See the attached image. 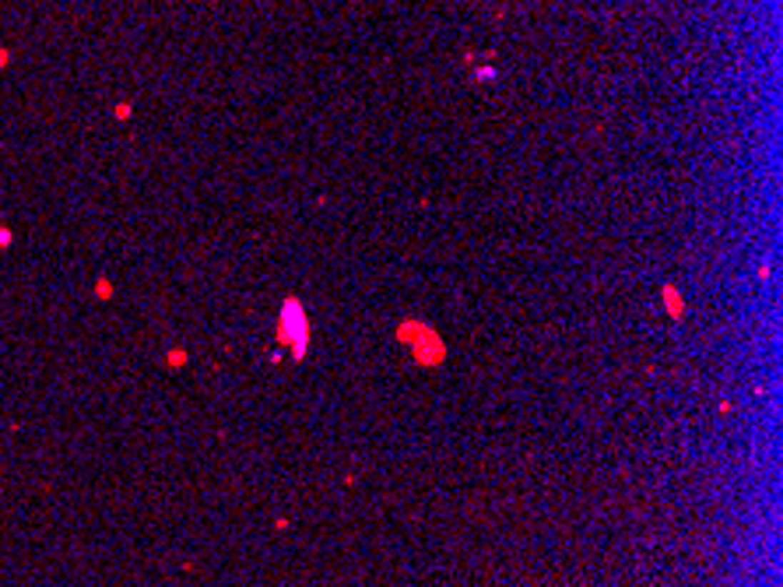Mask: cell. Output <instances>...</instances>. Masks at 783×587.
<instances>
[{"label": "cell", "instance_id": "cell-1", "mask_svg": "<svg viewBox=\"0 0 783 587\" xmlns=\"http://www.w3.org/2000/svg\"><path fill=\"white\" fill-rule=\"evenodd\" d=\"M397 341L412 348V359L418 366H425V370L447 362V341L436 335V327L425 324V320H404V324H397Z\"/></svg>", "mask_w": 783, "mask_h": 587}, {"label": "cell", "instance_id": "cell-2", "mask_svg": "<svg viewBox=\"0 0 783 587\" xmlns=\"http://www.w3.org/2000/svg\"><path fill=\"white\" fill-rule=\"evenodd\" d=\"M309 331H313V324H309L306 306H302L299 299H285V306H281V313H278V345L289 348L291 359H306V352H309Z\"/></svg>", "mask_w": 783, "mask_h": 587}, {"label": "cell", "instance_id": "cell-3", "mask_svg": "<svg viewBox=\"0 0 783 587\" xmlns=\"http://www.w3.org/2000/svg\"><path fill=\"white\" fill-rule=\"evenodd\" d=\"M664 306H667V313L674 317V320H682L685 317V299H682V292L674 289V285H664Z\"/></svg>", "mask_w": 783, "mask_h": 587}, {"label": "cell", "instance_id": "cell-4", "mask_svg": "<svg viewBox=\"0 0 783 587\" xmlns=\"http://www.w3.org/2000/svg\"><path fill=\"white\" fill-rule=\"evenodd\" d=\"M91 292H95V299H113V295H116V285H113L109 278H99Z\"/></svg>", "mask_w": 783, "mask_h": 587}, {"label": "cell", "instance_id": "cell-5", "mask_svg": "<svg viewBox=\"0 0 783 587\" xmlns=\"http://www.w3.org/2000/svg\"><path fill=\"white\" fill-rule=\"evenodd\" d=\"M165 362H169L172 370H179V366H186V348H169V355H165Z\"/></svg>", "mask_w": 783, "mask_h": 587}, {"label": "cell", "instance_id": "cell-6", "mask_svg": "<svg viewBox=\"0 0 783 587\" xmlns=\"http://www.w3.org/2000/svg\"><path fill=\"white\" fill-rule=\"evenodd\" d=\"M0 247H11V229L0 225Z\"/></svg>", "mask_w": 783, "mask_h": 587}, {"label": "cell", "instance_id": "cell-7", "mask_svg": "<svg viewBox=\"0 0 783 587\" xmlns=\"http://www.w3.org/2000/svg\"><path fill=\"white\" fill-rule=\"evenodd\" d=\"M7 60H11V56H7V49H0V67H4Z\"/></svg>", "mask_w": 783, "mask_h": 587}]
</instances>
